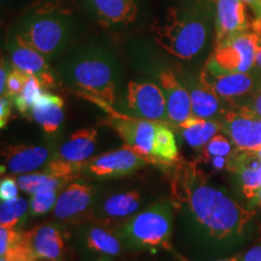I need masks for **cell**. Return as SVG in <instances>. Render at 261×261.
Returning <instances> with one entry per match:
<instances>
[{"label": "cell", "mask_w": 261, "mask_h": 261, "mask_svg": "<svg viewBox=\"0 0 261 261\" xmlns=\"http://www.w3.org/2000/svg\"><path fill=\"white\" fill-rule=\"evenodd\" d=\"M142 207V195L138 191H125L109 195L97 200L91 219L104 226L121 225L122 219H128Z\"/></svg>", "instance_id": "obj_13"}, {"label": "cell", "mask_w": 261, "mask_h": 261, "mask_svg": "<svg viewBox=\"0 0 261 261\" xmlns=\"http://www.w3.org/2000/svg\"><path fill=\"white\" fill-rule=\"evenodd\" d=\"M205 80L211 85L215 93L221 99L228 100L231 104L237 103L246 96H250L259 89L253 74L241 71H202Z\"/></svg>", "instance_id": "obj_14"}, {"label": "cell", "mask_w": 261, "mask_h": 261, "mask_svg": "<svg viewBox=\"0 0 261 261\" xmlns=\"http://www.w3.org/2000/svg\"><path fill=\"white\" fill-rule=\"evenodd\" d=\"M215 6V45L226 39L247 32L249 25L246 6L242 0H212Z\"/></svg>", "instance_id": "obj_19"}, {"label": "cell", "mask_w": 261, "mask_h": 261, "mask_svg": "<svg viewBox=\"0 0 261 261\" xmlns=\"http://www.w3.org/2000/svg\"><path fill=\"white\" fill-rule=\"evenodd\" d=\"M18 189L17 179L12 178L11 175L3 178L2 182H0V198H2V201L14 200V198L18 197Z\"/></svg>", "instance_id": "obj_33"}, {"label": "cell", "mask_w": 261, "mask_h": 261, "mask_svg": "<svg viewBox=\"0 0 261 261\" xmlns=\"http://www.w3.org/2000/svg\"><path fill=\"white\" fill-rule=\"evenodd\" d=\"M29 210L28 201L23 197L2 201L0 205V225L3 227H16L19 221L24 219Z\"/></svg>", "instance_id": "obj_27"}, {"label": "cell", "mask_w": 261, "mask_h": 261, "mask_svg": "<svg viewBox=\"0 0 261 261\" xmlns=\"http://www.w3.org/2000/svg\"><path fill=\"white\" fill-rule=\"evenodd\" d=\"M159 83L167 104L169 122L178 126L192 116L191 98L187 87L177 79L172 70L163 69L159 74Z\"/></svg>", "instance_id": "obj_18"}, {"label": "cell", "mask_w": 261, "mask_h": 261, "mask_svg": "<svg viewBox=\"0 0 261 261\" xmlns=\"http://www.w3.org/2000/svg\"><path fill=\"white\" fill-rule=\"evenodd\" d=\"M181 137L191 148L203 149L204 145L223 129L221 122L212 119H200L191 116L178 125Z\"/></svg>", "instance_id": "obj_24"}, {"label": "cell", "mask_w": 261, "mask_h": 261, "mask_svg": "<svg viewBox=\"0 0 261 261\" xmlns=\"http://www.w3.org/2000/svg\"><path fill=\"white\" fill-rule=\"evenodd\" d=\"M257 178H259V182H260V185H261V163H260L259 168H257Z\"/></svg>", "instance_id": "obj_45"}, {"label": "cell", "mask_w": 261, "mask_h": 261, "mask_svg": "<svg viewBox=\"0 0 261 261\" xmlns=\"http://www.w3.org/2000/svg\"><path fill=\"white\" fill-rule=\"evenodd\" d=\"M244 4L249 5L250 9L253 10V12L255 14L256 17L261 16V0H242Z\"/></svg>", "instance_id": "obj_39"}, {"label": "cell", "mask_w": 261, "mask_h": 261, "mask_svg": "<svg viewBox=\"0 0 261 261\" xmlns=\"http://www.w3.org/2000/svg\"><path fill=\"white\" fill-rule=\"evenodd\" d=\"M23 234L16 227H0V256H5L10 249L17 246L23 240Z\"/></svg>", "instance_id": "obj_31"}, {"label": "cell", "mask_w": 261, "mask_h": 261, "mask_svg": "<svg viewBox=\"0 0 261 261\" xmlns=\"http://www.w3.org/2000/svg\"><path fill=\"white\" fill-rule=\"evenodd\" d=\"M252 204H253V205H260V207H261V189L259 190V192H257L255 200L253 201Z\"/></svg>", "instance_id": "obj_43"}, {"label": "cell", "mask_w": 261, "mask_h": 261, "mask_svg": "<svg viewBox=\"0 0 261 261\" xmlns=\"http://www.w3.org/2000/svg\"><path fill=\"white\" fill-rule=\"evenodd\" d=\"M12 106H14V99L8 96H2L0 99V127L4 128L8 125L10 116H11Z\"/></svg>", "instance_id": "obj_35"}, {"label": "cell", "mask_w": 261, "mask_h": 261, "mask_svg": "<svg viewBox=\"0 0 261 261\" xmlns=\"http://www.w3.org/2000/svg\"><path fill=\"white\" fill-rule=\"evenodd\" d=\"M9 70L6 64L4 63V60L2 61V69H0V93L2 96H4L5 93V89H6V83H8V77H9Z\"/></svg>", "instance_id": "obj_38"}, {"label": "cell", "mask_w": 261, "mask_h": 261, "mask_svg": "<svg viewBox=\"0 0 261 261\" xmlns=\"http://www.w3.org/2000/svg\"><path fill=\"white\" fill-rule=\"evenodd\" d=\"M68 180L46 171L40 173H27V174L18 175L17 182L22 191L29 195L40 194L51 190H58L63 187Z\"/></svg>", "instance_id": "obj_26"}, {"label": "cell", "mask_w": 261, "mask_h": 261, "mask_svg": "<svg viewBox=\"0 0 261 261\" xmlns=\"http://www.w3.org/2000/svg\"><path fill=\"white\" fill-rule=\"evenodd\" d=\"M61 75L64 83L98 106L113 107L115 103L116 64L104 48L89 46L76 50L63 62Z\"/></svg>", "instance_id": "obj_3"}, {"label": "cell", "mask_w": 261, "mask_h": 261, "mask_svg": "<svg viewBox=\"0 0 261 261\" xmlns=\"http://www.w3.org/2000/svg\"><path fill=\"white\" fill-rule=\"evenodd\" d=\"M76 243L83 253L92 256H116L122 242L116 232L102 224H86L76 231Z\"/></svg>", "instance_id": "obj_15"}, {"label": "cell", "mask_w": 261, "mask_h": 261, "mask_svg": "<svg viewBox=\"0 0 261 261\" xmlns=\"http://www.w3.org/2000/svg\"><path fill=\"white\" fill-rule=\"evenodd\" d=\"M188 85L191 98L192 116L212 120L223 116L225 112L221 106V98L214 92L202 71L198 76L191 77Z\"/></svg>", "instance_id": "obj_20"}, {"label": "cell", "mask_w": 261, "mask_h": 261, "mask_svg": "<svg viewBox=\"0 0 261 261\" xmlns=\"http://www.w3.org/2000/svg\"><path fill=\"white\" fill-rule=\"evenodd\" d=\"M97 200L96 188L90 182L77 179L60 192L54 207V217L62 223L80 221L86 215L91 218Z\"/></svg>", "instance_id": "obj_11"}, {"label": "cell", "mask_w": 261, "mask_h": 261, "mask_svg": "<svg viewBox=\"0 0 261 261\" xmlns=\"http://www.w3.org/2000/svg\"><path fill=\"white\" fill-rule=\"evenodd\" d=\"M242 261H261V246H255L248 249L244 253Z\"/></svg>", "instance_id": "obj_37"}, {"label": "cell", "mask_w": 261, "mask_h": 261, "mask_svg": "<svg viewBox=\"0 0 261 261\" xmlns=\"http://www.w3.org/2000/svg\"><path fill=\"white\" fill-rule=\"evenodd\" d=\"M221 127L240 151L261 148V116L242 106H233L221 116Z\"/></svg>", "instance_id": "obj_9"}, {"label": "cell", "mask_w": 261, "mask_h": 261, "mask_svg": "<svg viewBox=\"0 0 261 261\" xmlns=\"http://www.w3.org/2000/svg\"><path fill=\"white\" fill-rule=\"evenodd\" d=\"M64 102L57 94L46 92L39 97L34 103L31 116L35 122L41 126L42 130L46 135H55L61 128V125L64 120Z\"/></svg>", "instance_id": "obj_22"}, {"label": "cell", "mask_w": 261, "mask_h": 261, "mask_svg": "<svg viewBox=\"0 0 261 261\" xmlns=\"http://www.w3.org/2000/svg\"><path fill=\"white\" fill-rule=\"evenodd\" d=\"M0 261H8V260L4 259V257H2V260H0Z\"/></svg>", "instance_id": "obj_47"}, {"label": "cell", "mask_w": 261, "mask_h": 261, "mask_svg": "<svg viewBox=\"0 0 261 261\" xmlns=\"http://www.w3.org/2000/svg\"><path fill=\"white\" fill-rule=\"evenodd\" d=\"M233 106H242L246 107L247 109L252 110L253 113H255L256 115L261 116V85L259 86L255 92L250 94L249 98L247 100H242V102H238L237 104H233Z\"/></svg>", "instance_id": "obj_34"}, {"label": "cell", "mask_w": 261, "mask_h": 261, "mask_svg": "<svg viewBox=\"0 0 261 261\" xmlns=\"http://www.w3.org/2000/svg\"><path fill=\"white\" fill-rule=\"evenodd\" d=\"M144 159L132 148L125 145L121 149L98 155L84 163L81 173L96 179L122 178L142 168Z\"/></svg>", "instance_id": "obj_10"}, {"label": "cell", "mask_w": 261, "mask_h": 261, "mask_svg": "<svg viewBox=\"0 0 261 261\" xmlns=\"http://www.w3.org/2000/svg\"><path fill=\"white\" fill-rule=\"evenodd\" d=\"M35 257L46 261H63L69 233L63 225L42 224L25 231Z\"/></svg>", "instance_id": "obj_12"}, {"label": "cell", "mask_w": 261, "mask_h": 261, "mask_svg": "<svg viewBox=\"0 0 261 261\" xmlns=\"http://www.w3.org/2000/svg\"><path fill=\"white\" fill-rule=\"evenodd\" d=\"M104 109L110 115L107 123L116 130L120 138L125 142V145L138 152L146 162H150L158 122L119 113L113 109L112 106H106Z\"/></svg>", "instance_id": "obj_7"}, {"label": "cell", "mask_w": 261, "mask_h": 261, "mask_svg": "<svg viewBox=\"0 0 261 261\" xmlns=\"http://www.w3.org/2000/svg\"><path fill=\"white\" fill-rule=\"evenodd\" d=\"M71 32L70 19L62 10L41 9L24 19L15 37L45 57L54 58L67 48Z\"/></svg>", "instance_id": "obj_5"}, {"label": "cell", "mask_w": 261, "mask_h": 261, "mask_svg": "<svg viewBox=\"0 0 261 261\" xmlns=\"http://www.w3.org/2000/svg\"><path fill=\"white\" fill-rule=\"evenodd\" d=\"M98 132L94 128H83L71 133L57 150V159L83 166L96 150Z\"/></svg>", "instance_id": "obj_21"}, {"label": "cell", "mask_w": 261, "mask_h": 261, "mask_svg": "<svg viewBox=\"0 0 261 261\" xmlns=\"http://www.w3.org/2000/svg\"><path fill=\"white\" fill-rule=\"evenodd\" d=\"M253 152L257 156V158H259V159L261 160V148H260V149H257V150H255V151H253Z\"/></svg>", "instance_id": "obj_46"}, {"label": "cell", "mask_w": 261, "mask_h": 261, "mask_svg": "<svg viewBox=\"0 0 261 261\" xmlns=\"http://www.w3.org/2000/svg\"><path fill=\"white\" fill-rule=\"evenodd\" d=\"M233 143L228 140L223 135H215L204 148L202 149L201 160L205 161L207 159L214 158V156H230L233 154Z\"/></svg>", "instance_id": "obj_29"}, {"label": "cell", "mask_w": 261, "mask_h": 261, "mask_svg": "<svg viewBox=\"0 0 261 261\" xmlns=\"http://www.w3.org/2000/svg\"><path fill=\"white\" fill-rule=\"evenodd\" d=\"M28 75L29 74L19 69H16V68L10 71L8 83H6L5 96L12 98V99L17 97L21 93V91L23 90L25 81L28 79Z\"/></svg>", "instance_id": "obj_32"}, {"label": "cell", "mask_w": 261, "mask_h": 261, "mask_svg": "<svg viewBox=\"0 0 261 261\" xmlns=\"http://www.w3.org/2000/svg\"><path fill=\"white\" fill-rule=\"evenodd\" d=\"M252 31L261 39V16L254 19V22L252 23Z\"/></svg>", "instance_id": "obj_41"}, {"label": "cell", "mask_w": 261, "mask_h": 261, "mask_svg": "<svg viewBox=\"0 0 261 261\" xmlns=\"http://www.w3.org/2000/svg\"><path fill=\"white\" fill-rule=\"evenodd\" d=\"M254 67H255L256 70L261 74V45L259 46V48H257L256 56H255V64H254ZM260 85H261V77H260Z\"/></svg>", "instance_id": "obj_42"}, {"label": "cell", "mask_w": 261, "mask_h": 261, "mask_svg": "<svg viewBox=\"0 0 261 261\" xmlns=\"http://www.w3.org/2000/svg\"><path fill=\"white\" fill-rule=\"evenodd\" d=\"M10 60L14 68L37 76L46 89L56 86V77L52 73L46 57L16 37L10 44Z\"/></svg>", "instance_id": "obj_16"}, {"label": "cell", "mask_w": 261, "mask_h": 261, "mask_svg": "<svg viewBox=\"0 0 261 261\" xmlns=\"http://www.w3.org/2000/svg\"><path fill=\"white\" fill-rule=\"evenodd\" d=\"M212 0H189L168 9L152 25L155 40L173 57L189 61L201 54L211 33Z\"/></svg>", "instance_id": "obj_2"}, {"label": "cell", "mask_w": 261, "mask_h": 261, "mask_svg": "<svg viewBox=\"0 0 261 261\" xmlns=\"http://www.w3.org/2000/svg\"><path fill=\"white\" fill-rule=\"evenodd\" d=\"M177 256L180 261H195V260L189 259V257L181 255V254H178V253H177ZM205 261H238V256L234 255L231 257H221V259H213V260H205Z\"/></svg>", "instance_id": "obj_40"}, {"label": "cell", "mask_w": 261, "mask_h": 261, "mask_svg": "<svg viewBox=\"0 0 261 261\" xmlns=\"http://www.w3.org/2000/svg\"><path fill=\"white\" fill-rule=\"evenodd\" d=\"M96 261H112V257H110V256H100V257H98Z\"/></svg>", "instance_id": "obj_44"}, {"label": "cell", "mask_w": 261, "mask_h": 261, "mask_svg": "<svg viewBox=\"0 0 261 261\" xmlns=\"http://www.w3.org/2000/svg\"><path fill=\"white\" fill-rule=\"evenodd\" d=\"M261 39L255 33L243 32L215 45L205 65L207 71H241L248 73L254 68Z\"/></svg>", "instance_id": "obj_6"}, {"label": "cell", "mask_w": 261, "mask_h": 261, "mask_svg": "<svg viewBox=\"0 0 261 261\" xmlns=\"http://www.w3.org/2000/svg\"><path fill=\"white\" fill-rule=\"evenodd\" d=\"M57 197V190L32 195L31 202H29V212L32 217H40L42 214H46L51 208L55 207Z\"/></svg>", "instance_id": "obj_30"}, {"label": "cell", "mask_w": 261, "mask_h": 261, "mask_svg": "<svg viewBox=\"0 0 261 261\" xmlns=\"http://www.w3.org/2000/svg\"><path fill=\"white\" fill-rule=\"evenodd\" d=\"M100 22L127 24L136 19L138 8L135 0H89Z\"/></svg>", "instance_id": "obj_23"}, {"label": "cell", "mask_w": 261, "mask_h": 261, "mask_svg": "<svg viewBox=\"0 0 261 261\" xmlns=\"http://www.w3.org/2000/svg\"><path fill=\"white\" fill-rule=\"evenodd\" d=\"M204 162H207L214 171H223V169H228L230 156H214V158L207 159Z\"/></svg>", "instance_id": "obj_36"}, {"label": "cell", "mask_w": 261, "mask_h": 261, "mask_svg": "<svg viewBox=\"0 0 261 261\" xmlns=\"http://www.w3.org/2000/svg\"><path fill=\"white\" fill-rule=\"evenodd\" d=\"M150 162L161 167H169L179 162L177 139L173 130L168 127V123L158 122Z\"/></svg>", "instance_id": "obj_25"}, {"label": "cell", "mask_w": 261, "mask_h": 261, "mask_svg": "<svg viewBox=\"0 0 261 261\" xmlns=\"http://www.w3.org/2000/svg\"><path fill=\"white\" fill-rule=\"evenodd\" d=\"M2 171L11 175L32 173L51 161L50 150L41 145H10L3 150Z\"/></svg>", "instance_id": "obj_17"}, {"label": "cell", "mask_w": 261, "mask_h": 261, "mask_svg": "<svg viewBox=\"0 0 261 261\" xmlns=\"http://www.w3.org/2000/svg\"><path fill=\"white\" fill-rule=\"evenodd\" d=\"M174 214V205L171 198L159 201L126 219L117 227L116 233L128 249L152 253L161 249H171Z\"/></svg>", "instance_id": "obj_4"}, {"label": "cell", "mask_w": 261, "mask_h": 261, "mask_svg": "<svg viewBox=\"0 0 261 261\" xmlns=\"http://www.w3.org/2000/svg\"><path fill=\"white\" fill-rule=\"evenodd\" d=\"M171 185L174 228L178 243L189 259H218L250 237L255 213L210 184L197 161L178 162Z\"/></svg>", "instance_id": "obj_1"}, {"label": "cell", "mask_w": 261, "mask_h": 261, "mask_svg": "<svg viewBox=\"0 0 261 261\" xmlns=\"http://www.w3.org/2000/svg\"><path fill=\"white\" fill-rule=\"evenodd\" d=\"M125 104L127 112L125 114L130 116L169 123L165 94L158 85L129 81L127 85Z\"/></svg>", "instance_id": "obj_8"}, {"label": "cell", "mask_w": 261, "mask_h": 261, "mask_svg": "<svg viewBox=\"0 0 261 261\" xmlns=\"http://www.w3.org/2000/svg\"><path fill=\"white\" fill-rule=\"evenodd\" d=\"M42 84L40 80L34 75H28V79L25 81L23 90L17 97L14 98V106L19 113L23 115L31 114V110L34 103L39 99V97L44 93L42 91Z\"/></svg>", "instance_id": "obj_28"}]
</instances>
